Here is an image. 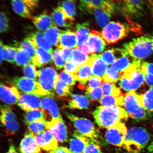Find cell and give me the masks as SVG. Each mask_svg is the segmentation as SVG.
I'll list each match as a JSON object with an SVG mask.
<instances>
[{
  "label": "cell",
  "instance_id": "obj_1",
  "mask_svg": "<svg viewBox=\"0 0 153 153\" xmlns=\"http://www.w3.org/2000/svg\"><path fill=\"white\" fill-rule=\"evenodd\" d=\"M96 123L99 127L108 129L112 126L127 120L129 114L120 106L97 107L93 112Z\"/></svg>",
  "mask_w": 153,
  "mask_h": 153
},
{
  "label": "cell",
  "instance_id": "obj_2",
  "mask_svg": "<svg viewBox=\"0 0 153 153\" xmlns=\"http://www.w3.org/2000/svg\"><path fill=\"white\" fill-rule=\"evenodd\" d=\"M127 54L135 60H141L153 53V32L134 39L124 45Z\"/></svg>",
  "mask_w": 153,
  "mask_h": 153
},
{
  "label": "cell",
  "instance_id": "obj_3",
  "mask_svg": "<svg viewBox=\"0 0 153 153\" xmlns=\"http://www.w3.org/2000/svg\"><path fill=\"white\" fill-rule=\"evenodd\" d=\"M141 62L135 60L132 64L120 72V85L124 90L135 91L143 85L144 76L140 69Z\"/></svg>",
  "mask_w": 153,
  "mask_h": 153
},
{
  "label": "cell",
  "instance_id": "obj_4",
  "mask_svg": "<svg viewBox=\"0 0 153 153\" xmlns=\"http://www.w3.org/2000/svg\"><path fill=\"white\" fill-rule=\"evenodd\" d=\"M150 140V136L143 128L134 127L127 130L124 148L129 152L139 153L146 147Z\"/></svg>",
  "mask_w": 153,
  "mask_h": 153
},
{
  "label": "cell",
  "instance_id": "obj_5",
  "mask_svg": "<svg viewBox=\"0 0 153 153\" xmlns=\"http://www.w3.org/2000/svg\"><path fill=\"white\" fill-rule=\"evenodd\" d=\"M65 114L78 132L99 145L104 144V139L91 121L85 118L77 117L69 113L66 112Z\"/></svg>",
  "mask_w": 153,
  "mask_h": 153
},
{
  "label": "cell",
  "instance_id": "obj_6",
  "mask_svg": "<svg viewBox=\"0 0 153 153\" xmlns=\"http://www.w3.org/2000/svg\"><path fill=\"white\" fill-rule=\"evenodd\" d=\"M123 105L129 116L137 121L146 119L150 114L143 107L140 95L137 94L134 91L126 94Z\"/></svg>",
  "mask_w": 153,
  "mask_h": 153
},
{
  "label": "cell",
  "instance_id": "obj_7",
  "mask_svg": "<svg viewBox=\"0 0 153 153\" xmlns=\"http://www.w3.org/2000/svg\"><path fill=\"white\" fill-rule=\"evenodd\" d=\"M10 83L25 93L31 94L40 96H49L54 97L51 94L48 92L42 87L38 82L26 77H11L9 78Z\"/></svg>",
  "mask_w": 153,
  "mask_h": 153
},
{
  "label": "cell",
  "instance_id": "obj_8",
  "mask_svg": "<svg viewBox=\"0 0 153 153\" xmlns=\"http://www.w3.org/2000/svg\"><path fill=\"white\" fill-rule=\"evenodd\" d=\"M129 29L125 25L119 22H109L101 32L103 39L106 43L114 44L126 37Z\"/></svg>",
  "mask_w": 153,
  "mask_h": 153
},
{
  "label": "cell",
  "instance_id": "obj_9",
  "mask_svg": "<svg viewBox=\"0 0 153 153\" xmlns=\"http://www.w3.org/2000/svg\"><path fill=\"white\" fill-rule=\"evenodd\" d=\"M59 78L56 70L52 67H47L37 71V81L46 91L54 96L55 86Z\"/></svg>",
  "mask_w": 153,
  "mask_h": 153
},
{
  "label": "cell",
  "instance_id": "obj_10",
  "mask_svg": "<svg viewBox=\"0 0 153 153\" xmlns=\"http://www.w3.org/2000/svg\"><path fill=\"white\" fill-rule=\"evenodd\" d=\"M127 130L125 124L120 122L107 129L105 135L106 140L111 144L124 148Z\"/></svg>",
  "mask_w": 153,
  "mask_h": 153
},
{
  "label": "cell",
  "instance_id": "obj_11",
  "mask_svg": "<svg viewBox=\"0 0 153 153\" xmlns=\"http://www.w3.org/2000/svg\"><path fill=\"white\" fill-rule=\"evenodd\" d=\"M40 108L43 111L45 119L48 118L49 121L53 120H62L56 103L51 97L45 96L42 97Z\"/></svg>",
  "mask_w": 153,
  "mask_h": 153
},
{
  "label": "cell",
  "instance_id": "obj_12",
  "mask_svg": "<svg viewBox=\"0 0 153 153\" xmlns=\"http://www.w3.org/2000/svg\"><path fill=\"white\" fill-rule=\"evenodd\" d=\"M1 121L3 127L11 134H14L18 131L19 125L15 118V114L8 106H1Z\"/></svg>",
  "mask_w": 153,
  "mask_h": 153
},
{
  "label": "cell",
  "instance_id": "obj_13",
  "mask_svg": "<svg viewBox=\"0 0 153 153\" xmlns=\"http://www.w3.org/2000/svg\"><path fill=\"white\" fill-rule=\"evenodd\" d=\"M46 128L59 142L64 143L68 141L67 127L63 120H53L47 121Z\"/></svg>",
  "mask_w": 153,
  "mask_h": 153
},
{
  "label": "cell",
  "instance_id": "obj_14",
  "mask_svg": "<svg viewBox=\"0 0 153 153\" xmlns=\"http://www.w3.org/2000/svg\"><path fill=\"white\" fill-rule=\"evenodd\" d=\"M34 135L38 146L44 150L51 152L58 147L57 139L48 130Z\"/></svg>",
  "mask_w": 153,
  "mask_h": 153
},
{
  "label": "cell",
  "instance_id": "obj_15",
  "mask_svg": "<svg viewBox=\"0 0 153 153\" xmlns=\"http://www.w3.org/2000/svg\"><path fill=\"white\" fill-rule=\"evenodd\" d=\"M40 96L24 93L21 94L18 104L22 110L27 111L39 109L41 105V99Z\"/></svg>",
  "mask_w": 153,
  "mask_h": 153
},
{
  "label": "cell",
  "instance_id": "obj_16",
  "mask_svg": "<svg viewBox=\"0 0 153 153\" xmlns=\"http://www.w3.org/2000/svg\"><path fill=\"white\" fill-rule=\"evenodd\" d=\"M1 99L5 104L14 105L18 103L21 93L15 86L9 87L1 83Z\"/></svg>",
  "mask_w": 153,
  "mask_h": 153
},
{
  "label": "cell",
  "instance_id": "obj_17",
  "mask_svg": "<svg viewBox=\"0 0 153 153\" xmlns=\"http://www.w3.org/2000/svg\"><path fill=\"white\" fill-rule=\"evenodd\" d=\"M79 7L82 10L93 14L101 27H104L109 22L111 15L102 9L90 5L82 6Z\"/></svg>",
  "mask_w": 153,
  "mask_h": 153
},
{
  "label": "cell",
  "instance_id": "obj_18",
  "mask_svg": "<svg viewBox=\"0 0 153 153\" xmlns=\"http://www.w3.org/2000/svg\"><path fill=\"white\" fill-rule=\"evenodd\" d=\"M41 149L36 142L34 134L30 131L26 132L20 143V153H40Z\"/></svg>",
  "mask_w": 153,
  "mask_h": 153
},
{
  "label": "cell",
  "instance_id": "obj_19",
  "mask_svg": "<svg viewBox=\"0 0 153 153\" xmlns=\"http://www.w3.org/2000/svg\"><path fill=\"white\" fill-rule=\"evenodd\" d=\"M56 47L60 49L67 48L73 49L78 47L76 32L70 30L61 31Z\"/></svg>",
  "mask_w": 153,
  "mask_h": 153
},
{
  "label": "cell",
  "instance_id": "obj_20",
  "mask_svg": "<svg viewBox=\"0 0 153 153\" xmlns=\"http://www.w3.org/2000/svg\"><path fill=\"white\" fill-rule=\"evenodd\" d=\"M87 43L93 53L102 52L107 45L101 33L94 30L91 32Z\"/></svg>",
  "mask_w": 153,
  "mask_h": 153
},
{
  "label": "cell",
  "instance_id": "obj_21",
  "mask_svg": "<svg viewBox=\"0 0 153 153\" xmlns=\"http://www.w3.org/2000/svg\"><path fill=\"white\" fill-rule=\"evenodd\" d=\"M90 139L77 131L74 132L70 141V150L72 153H83Z\"/></svg>",
  "mask_w": 153,
  "mask_h": 153
},
{
  "label": "cell",
  "instance_id": "obj_22",
  "mask_svg": "<svg viewBox=\"0 0 153 153\" xmlns=\"http://www.w3.org/2000/svg\"><path fill=\"white\" fill-rule=\"evenodd\" d=\"M123 8L126 12L133 17L142 15L144 11V0H123Z\"/></svg>",
  "mask_w": 153,
  "mask_h": 153
},
{
  "label": "cell",
  "instance_id": "obj_23",
  "mask_svg": "<svg viewBox=\"0 0 153 153\" xmlns=\"http://www.w3.org/2000/svg\"><path fill=\"white\" fill-rule=\"evenodd\" d=\"M79 7L90 5L98 7L110 15L115 12V6L111 0H79Z\"/></svg>",
  "mask_w": 153,
  "mask_h": 153
},
{
  "label": "cell",
  "instance_id": "obj_24",
  "mask_svg": "<svg viewBox=\"0 0 153 153\" xmlns=\"http://www.w3.org/2000/svg\"><path fill=\"white\" fill-rule=\"evenodd\" d=\"M53 53L37 47L36 54L32 58V62L38 68L52 63Z\"/></svg>",
  "mask_w": 153,
  "mask_h": 153
},
{
  "label": "cell",
  "instance_id": "obj_25",
  "mask_svg": "<svg viewBox=\"0 0 153 153\" xmlns=\"http://www.w3.org/2000/svg\"><path fill=\"white\" fill-rule=\"evenodd\" d=\"M51 16L55 25L61 27L70 28L73 25L72 20L60 7L53 9Z\"/></svg>",
  "mask_w": 153,
  "mask_h": 153
},
{
  "label": "cell",
  "instance_id": "obj_26",
  "mask_svg": "<svg viewBox=\"0 0 153 153\" xmlns=\"http://www.w3.org/2000/svg\"><path fill=\"white\" fill-rule=\"evenodd\" d=\"M90 58L92 62V70L93 76L102 78L108 69V65L102 60L100 55L93 54Z\"/></svg>",
  "mask_w": 153,
  "mask_h": 153
},
{
  "label": "cell",
  "instance_id": "obj_27",
  "mask_svg": "<svg viewBox=\"0 0 153 153\" xmlns=\"http://www.w3.org/2000/svg\"><path fill=\"white\" fill-rule=\"evenodd\" d=\"M92 62L90 58V59L87 62L79 66L77 72L74 74L76 81L85 85L93 76L92 70Z\"/></svg>",
  "mask_w": 153,
  "mask_h": 153
},
{
  "label": "cell",
  "instance_id": "obj_28",
  "mask_svg": "<svg viewBox=\"0 0 153 153\" xmlns=\"http://www.w3.org/2000/svg\"><path fill=\"white\" fill-rule=\"evenodd\" d=\"M35 44L37 47L53 53L52 45L47 41L44 32L36 31L29 34L28 37Z\"/></svg>",
  "mask_w": 153,
  "mask_h": 153
},
{
  "label": "cell",
  "instance_id": "obj_29",
  "mask_svg": "<svg viewBox=\"0 0 153 153\" xmlns=\"http://www.w3.org/2000/svg\"><path fill=\"white\" fill-rule=\"evenodd\" d=\"M32 20L34 25L40 30H46L55 25L52 19L46 13L33 17Z\"/></svg>",
  "mask_w": 153,
  "mask_h": 153
},
{
  "label": "cell",
  "instance_id": "obj_30",
  "mask_svg": "<svg viewBox=\"0 0 153 153\" xmlns=\"http://www.w3.org/2000/svg\"><path fill=\"white\" fill-rule=\"evenodd\" d=\"M89 26V23L88 22L76 25V34L78 47L87 43L91 33Z\"/></svg>",
  "mask_w": 153,
  "mask_h": 153
},
{
  "label": "cell",
  "instance_id": "obj_31",
  "mask_svg": "<svg viewBox=\"0 0 153 153\" xmlns=\"http://www.w3.org/2000/svg\"><path fill=\"white\" fill-rule=\"evenodd\" d=\"M11 6L14 12L25 18L32 19L31 11L23 0H10Z\"/></svg>",
  "mask_w": 153,
  "mask_h": 153
},
{
  "label": "cell",
  "instance_id": "obj_32",
  "mask_svg": "<svg viewBox=\"0 0 153 153\" xmlns=\"http://www.w3.org/2000/svg\"><path fill=\"white\" fill-rule=\"evenodd\" d=\"M71 96L72 98L68 103V108L78 109L88 108L89 105V101L87 97L83 95L72 94Z\"/></svg>",
  "mask_w": 153,
  "mask_h": 153
},
{
  "label": "cell",
  "instance_id": "obj_33",
  "mask_svg": "<svg viewBox=\"0 0 153 153\" xmlns=\"http://www.w3.org/2000/svg\"><path fill=\"white\" fill-rule=\"evenodd\" d=\"M17 48L10 46L4 45L1 41V63L2 59L9 63L14 64L15 63Z\"/></svg>",
  "mask_w": 153,
  "mask_h": 153
},
{
  "label": "cell",
  "instance_id": "obj_34",
  "mask_svg": "<svg viewBox=\"0 0 153 153\" xmlns=\"http://www.w3.org/2000/svg\"><path fill=\"white\" fill-rule=\"evenodd\" d=\"M135 60L129 55H126L118 59L110 68L115 71L121 72L132 64Z\"/></svg>",
  "mask_w": 153,
  "mask_h": 153
},
{
  "label": "cell",
  "instance_id": "obj_35",
  "mask_svg": "<svg viewBox=\"0 0 153 153\" xmlns=\"http://www.w3.org/2000/svg\"><path fill=\"white\" fill-rule=\"evenodd\" d=\"M58 7L73 21L76 14V0H63Z\"/></svg>",
  "mask_w": 153,
  "mask_h": 153
},
{
  "label": "cell",
  "instance_id": "obj_36",
  "mask_svg": "<svg viewBox=\"0 0 153 153\" xmlns=\"http://www.w3.org/2000/svg\"><path fill=\"white\" fill-rule=\"evenodd\" d=\"M140 69L144 76L145 82L148 85L153 86V64L141 62Z\"/></svg>",
  "mask_w": 153,
  "mask_h": 153
},
{
  "label": "cell",
  "instance_id": "obj_37",
  "mask_svg": "<svg viewBox=\"0 0 153 153\" xmlns=\"http://www.w3.org/2000/svg\"><path fill=\"white\" fill-rule=\"evenodd\" d=\"M124 97L123 96L116 97L112 95H105L99 101L104 106H122L124 105Z\"/></svg>",
  "mask_w": 153,
  "mask_h": 153
},
{
  "label": "cell",
  "instance_id": "obj_38",
  "mask_svg": "<svg viewBox=\"0 0 153 153\" xmlns=\"http://www.w3.org/2000/svg\"><path fill=\"white\" fill-rule=\"evenodd\" d=\"M60 30L54 25L48 28L44 32L46 39L51 45L57 46L58 44Z\"/></svg>",
  "mask_w": 153,
  "mask_h": 153
},
{
  "label": "cell",
  "instance_id": "obj_39",
  "mask_svg": "<svg viewBox=\"0 0 153 153\" xmlns=\"http://www.w3.org/2000/svg\"><path fill=\"white\" fill-rule=\"evenodd\" d=\"M23 116L24 122L27 125L36 120H46L43 111L39 108L27 111Z\"/></svg>",
  "mask_w": 153,
  "mask_h": 153
},
{
  "label": "cell",
  "instance_id": "obj_40",
  "mask_svg": "<svg viewBox=\"0 0 153 153\" xmlns=\"http://www.w3.org/2000/svg\"><path fill=\"white\" fill-rule=\"evenodd\" d=\"M141 95L142 106L149 113L153 112V86L144 94Z\"/></svg>",
  "mask_w": 153,
  "mask_h": 153
},
{
  "label": "cell",
  "instance_id": "obj_41",
  "mask_svg": "<svg viewBox=\"0 0 153 153\" xmlns=\"http://www.w3.org/2000/svg\"><path fill=\"white\" fill-rule=\"evenodd\" d=\"M47 121L45 119L35 120L27 124L28 129L34 135L43 132L47 129Z\"/></svg>",
  "mask_w": 153,
  "mask_h": 153
},
{
  "label": "cell",
  "instance_id": "obj_42",
  "mask_svg": "<svg viewBox=\"0 0 153 153\" xmlns=\"http://www.w3.org/2000/svg\"><path fill=\"white\" fill-rule=\"evenodd\" d=\"M31 62L32 57L29 53L21 48H17L15 56V63L17 65L25 66Z\"/></svg>",
  "mask_w": 153,
  "mask_h": 153
},
{
  "label": "cell",
  "instance_id": "obj_43",
  "mask_svg": "<svg viewBox=\"0 0 153 153\" xmlns=\"http://www.w3.org/2000/svg\"><path fill=\"white\" fill-rule=\"evenodd\" d=\"M72 87L64 83L59 79L56 82L55 86V91L59 97H65L71 96Z\"/></svg>",
  "mask_w": 153,
  "mask_h": 153
},
{
  "label": "cell",
  "instance_id": "obj_44",
  "mask_svg": "<svg viewBox=\"0 0 153 153\" xmlns=\"http://www.w3.org/2000/svg\"><path fill=\"white\" fill-rule=\"evenodd\" d=\"M103 94L118 97L122 95L119 88L117 87L114 83L104 82L101 87Z\"/></svg>",
  "mask_w": 153,
  "mask_h": 153
},
{
  "label": "cell",
  "instance_id": "obj_45",
  "mask_svg": "<svg viewBox=\"0 0 153 153\" xmlns=\"http://www.w3.org/2000/svg\"><path fill=\"white\" fill-rule=\"evenodd\" d=\"M18 45L16 48H21L24 50L29 53L32 58L35 55L37 47L29 38H25L22 42Z\"/></svg>",
  "mask_w": 153,
  "mask_h": 153
},
{
  "label": "cell",
  "instance_id": "obj_46",
  "mask_svg": "<svg viewBox=\"0 0 153 153\" xmlns=\"http://www.w3.org/2000/svg\"><path fill=\"white\" fill-rule=\"evenodd\" d=\"M90 59V56L84 54L82 52L79 48L73 49L72 58L73 62L77 65L78 66L85 64Z\"/></svg>",
  "mask_w": 153,
  "mask_h": 153
},
{
  "label": "cell",
  "instance_id": "obj_47",
  "mask_svg": "<svg viewBox=\"0 0 153 153\" xmlns=\"http://www.w3.org/2000/svg\"><path fill=\"white\" fill-rule=\"evenodd\" d=\"M120 77V73L115 71L109 68L103 76L102 79L104 82L114 83L119 80Z\"/></svg>",
  "mask_w": 153,
  "mask_h": 153
},
{
  "label": "cell",
  "instance_id": "obj_48",
  "mask_svg": "<svg viewBox=\"0 0 153 153\" xmlns=\"http://www.w3.org/2000/svg\"><path fill=\"white\" fill-rule=\"evenodd\" d=\"M23 72L26 77L37 81V71L35 65L30 63L25 65L23 68Z\"/></svg>",
  "mask_w": 153,
  "mask_h": 153
},
{
  "label": "cell",
  "instance_id": "obj_49",
  "mask_svg": "<svg viewBox=\"0 0 153 153\" xmlns=\"http://www.w3.org/2000/svg\"><path fill=\"white\" fill-rule=\"evenodd\" d=\"M53 60L55 66L58 70L62 68L66 64V61L63 59L61 54V49L58 48L53 51Z\"/></svg>",
  "mask_w": 153,
  "mask_h": 153
},
{
  "label": "cell",
  "instance_id": "obj_50",
  "mask_svg": "<svg viewBox=\"0 0 153 153\" xmlns=\"http://www.w3.org/2000/svg\"><path fill=\"white\" fill-rule=\"evenodd\" d=\"M59 79L66 85L71 86L75 85L76 79L74 74H72L63 71L59 75Z\"/></svg>",
  "mask_w": 153,
  "mask_h": 153
},
{
  "label": "cell",
  "instance_id": "obj_51",
  "mask_svg": "<svg viewBox=\"0 0 153 153\" xmlns=\"http://www.w3.org/2000/svg\"><path fill=\"white\" fill-rule=\"evenodd\" d=\"M85 94L87 97L93 100H99L103 97L102 89L100 87L93 89L87 88Z\"/></svg>",
  "mask_w": 153,
  "mask_h": 153
},
{
  "label": "cell",
  "instance_id": "obj_52",
  "mask_svg": "<svg viewBox=\"0 0 153 153\" xmlns=\"http://www.w3.org/2000/svg\"><path fill=\"white\" fill-rule=\"evenodd\" d=\"M0 22V31L1 33H4L8 31L10 28L9 18L5 13L2 11L1 13Z\"/></svg>",
  "mask_w": 153,
  "mask_h": 153
},
{
  "label": "cell",
  "instance_id": "obj_53",
  "mask_svg": "<svg viewBox=\"0 0 153 153\" xmlns=\"http://www.w3.org/2000/svg\"><path fill=\"white\" fill-rule=\"evenodd\" d=\"M83 153H102V152L100 145L90 140Z\"/></svg>",
  "mask_w": 153,
  "mask_h": 153
},
{
  "label": "cell",
  "instance_id": "obj_54",
  "mask_svg": "<svg viewBox=\"0 0 153 153\" xmlns=\"http://www.w3.org/2000/svg\"><path fill=\"white\" fill-rule=\"evenodd\" d=\"M102 78L100 76H93L89 79L87 88H95L100 87L102 83Z\"/></svg>",
  "mask_w": 153,
  "mask_h": 153
},
{
  "label": "cell",
  "instance_id": "obj_55",
  "mask_svg": "<svg viewBox=\"0 0 153 153\" xmlns=\"http://www.w3.org/2000/svg\"><path fill=\"white\" fill-rule=\"evenodd\" d=\"M65 71L72 74H74L77 72L79 66L72 60L67 62L64 67Z\"/></svg>",
  "mask_w": 153,
  "mask_h": 153
},
{
  "label": "cell",
  "instance_id": "obj_56",
  "mask_svg": "<svg viewBox=\"0 0 153 153\" xmlns=\"http://www.w3.org/2000/svg\"><path fill=\"white\" fill-rule=\"evenodd\" d=\"M60 49L61 54L66 62L72 60L73 49L67 48H63Z\"/></svg>",
  "mask_w": 153,
  "mask_h": 153
},
{
  "label": "cell",
  "instance_id": "obj_57",
  "mask_svg": "<svg viewBox=\"0 0 153 153\" xmlns=\"http://www.w3.org/2000/svg\"><path fill=\"white\" fill-rule=\"evenodd\" d=\"M30 11H33L38 5L39 0H23Z\"/></svg>",
  "mask_w": 153,
  "mask_h": 153
},
{
  "label": "cell",
  "instance_id": "obj_58",
  "mask_svg": "<svg viewBox=\"0 0 153 153\" xmlns=\"http://www.w3.org/2000/svg\"><path fill=\"white\" fill-rule=\"evenodd\" d=\"M79 48L81 50L82 52L84 54L88 55L93 53L87 43L83 44L80 46Z\"/></svg>",
  "mask_w": 153,
  "mask_h": 153
},
{
  "label": "cell",
  "instance_id": "obj_59",
  "mask_svg": "<svg viewBox=\"0 0 153 153\" xmlns=\"http://www.w3.org/2000/svg\"><path fill=\"white\" fill-rule=\"evenodd\" d=\"M50 153H72L69 149L64 147H59L55 150L51 151Z\"/></svg>",
  "mask_w": 153,
  "mask_h": 153
},
{
  "label": "cell",
  "instance_id": "obj_60",
  "mask_svg": "<svg viewBox=\"0 0 153 153\" xmlns=\"http://www.w3.org/2000/svg\"><path fill=\"white\" fill-rule=\"evenodd\" d=\"M7 153H18V152H16V149L14 145L11 144L10 146L8 152Z\"/></svg>",
  "mask_w": 153,
  "mask_h": 153
},
{
  "label": "cell",
  "instance_id": "obj_61",
  "mask_svg": "<svg viewBox=\"0 0 153 153\" xmlns=\"http://www.w3.org/2000/svg\"><path fill=\"white\" fill-rule=\"evenodd\" d=\"M148 150L150 153H153V141L149 145Z\"/></svg>",
  "mask_w": 153,
  "mask_h": 153
}]
</instances>
